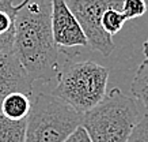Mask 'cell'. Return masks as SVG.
<instances>
[{
	"mask_svg": "<svg viewBox=\"0 0 148 142\" xmlns=\"http://www.w3.org/2000/svg\"><path fill=\"white\" fill-rule=\"evenodd\" d=\"M64 142H92V141H91L88 133L86 131V128L80 124Z\"/></svg>",
	"mask_w": 148,
	"mask_h": 142,
	"instance_id": "9a60e30c",
	"label": "cell"
},
{
	"mask_svg": "<svg viewBox=\"0 0 148 142\" xmlns=\"http://www.w3.org/2000/svg\"><path fill=\"white\" fill-rule=\"evenodd\" d=\"M33 79L22 66L14 49L0 52V105L5 96L14 92L32 94Z\"/></svg>",
	"mask_w": 148,
	"mask_h": 142,
	"instance_id": "52a82bcc",
	"label": "cell"
},
{
	"mask_svg": "<svg viewBox=\"0 0 148 142\" xmlns=\"http://www.w3.org/2000/svg\"><path fill=\"white\" fill-rule=\"evenodd\" d=\"M125 22H126L125 17L122 15V12L120 10H117V8L106 10L102 15V19H101L102 29L112 37L116 36L117 33L121 32V29Z\"/></svg>",
	"mask_w": 148,
	"mask_h": 142,
	"instance_id": "7c38bea8",
	"label": "cell"
},
{
	"mask_svg": "<svg viewBox=\"0 0 148 142\" xmlns=\"http://www.w3.org/2000/svg\"><path fill=\"white\" fill-rule=\"evenodd\" d=\"M32 109L30 96L22 92H14L5 96L0 105V114L12 120L27 119Z\"/></svg>",
	"mask_w": 148,
	"mask_h": 142,
	"instance_id": "9c48e42d",
	"label": "cell"
},
{
	"mask_svg": "<svg viewBox=\"0 0 148 142\" xmlns=\"http://www.w3.org/2000/svg\"><path fill=\"white\" fill-rule=\"evenodd\" d=\"M145 11H147V4L144 0H122L121 12L126 21L143 17Z\"/></svg>",
	"mask_w": 148,
	"mask_h": 142,
	"instance_id": "4fadbf2b",
	"label": "cell"
},
{
	"mask_svg": "<svg viewBox=\"0 0 148 142\" xmlns=\"http://www.w3.org/2000/svg\"><path fill=\"white\" fill-rule=\"evenodd\" d=\"M16 11L12 0H0V52L14 48Z\"/></svg>",
	"mask_w": 148,
	"mask_h": 142,
	"instance_id": "ba28073f",
	"label": "cell"
},
{
	"mask_svg": "<svg viewBox=\"0 0 148 142\" xmlns=\"http://www.w3.org/2000/svg\"><path fill=\"white\" fill-rule=\"evenodd\" d=\"M52 32L60 52L88 46L80 23L65 0H52Z\"/></svg>",
	"mask_w": 148,
	"mask_h": 142,
	"instance_id": "8992f818",
	"label": "cell"
},
{
	"mask_svg": "<svg viewBox=\"0 0 148 142\" xmlns=\"http://www.w3.org/2000/svg\"><path fill=\"white\" fill-rule=\"evenodd\" d=\"M56 78L57 85L52 94L84 114L106 96L109 70L91 60L72 62L58 70Z\"/></svg>",
	"mask_w": 148,
	"mask_h": 142,
	"instance_id": "3957f363",
	"label": "cell"
},
{
	"mask_svg": "<svg viewBox=\"0 0 148 142\" xmlns=\"http://www.w3.org/2000/svg\"><path fill=\"white\" fill-rule=\"evenodd\" d=\"M52 0H23L15 17L14 52L33 81L49 83L58 74V51L52 32Z\"/></svg>",
	"mask_w": 148,
	"mask_h": 142,
	"instance_id": "6da1fadb",
	"label": "cell"
},
{
	"mask_svg": "<svg viewBox=\"0 0 148 142\" xmlns=\"http://www.w3.org/2000/svg\"><path fill=\"white\" fill-rule=\"evenodd\" d=\"M68 7L80 23L88 46L101 52L103 56H110L116 48L112 36L102 29L101 19L103 12L109 8L121 11L122 0H65Z\"/></svg>",
	"mask_w": 148,
	"mask_h": 142,
	"instance_id": "5b68a950",
	"label": "cell"
},
{
	"mask_svg": "<svg viewBox=\"0 0 148 142\" xmlns=\"http://www.w3.org/2000/svg\"><path fill=\"white\" fill-rule=\"evenodd\" d=\"M143 53H144V57H145V62H148V38L143 44Z\"/></svg>",
	"mask_w": 148,
	"mask_h": 142,
	"instance_id": "2e32d148",
	"label": "cell"
},
{
	"mask_svg": "<svg viewBox=\"0 0 148 142\" xmlns=\"http://www.w3.org/2000/svg\"><path fill=\"white\" fill-rule=\"evenodd\" d=\"M141 118L135 98L113 87L101 103L83 114L82 126L92 142H126Z\"/></svg>",
	"mask_w": 148,
	"mask_h": 142,
	"instance_id": "7a4b0ae2",
	"label": "cell"
},
{
	"mask_svg": "<svg viewBox=\"0 0 148 142\" xmlns=\"http://www.w3.org/2000/svg\"><path fill=\"white\" fill-rule=\"evenodd\" d=\"M26 120H12L0 114V142H25Z\"/></svg>",
	"mask_w": 148,
	"mask_h": 142,
	"instance_id": "30bf717a",
	"label": "cell"
},
{
	"mask_svg": "<svg viewBox=\"0 0 148 142\" xmlns=\"http://www.w3.org/2000/svg\"><path fill=\"white\" fill-rule=\"evenodd\" d=\"M130 92L136 100L141 103L148 114V62L145 60L136 70L133 81L130 83Z\"/></svg>",
	"mask_w": 148,
	"mask_h": 142,
	"instance_id": "8fae6325",
	"label": "cell"
},
{
	"mask_svg": "<svg viewBox=\"0 0 148 142\" xmlns=\"http://www.w3.org/2000/svg\"><path fill=\"white\" fill-rule=\"evenodd\" d=\"M145 1V4H147V8H148V0H144Z\"/></svg>",
	"mask_w": 148,
	"mask_h": 142,
	"instance_id": "e0dca14e",
	"label": "cell"
},
{
	"mask_svg": "<svg viewBox=\"0 0 148 142\" xmlns=\"http://www.w3.org/2000/svg\"><path fill=\"white\" fill-rule=\"evenodd\" d=\"M126 142H148V114L144 115L136 124Z\"/></svg>",
	"mask_w": 148,
	"mask_h": 142,
	"instance_id": "5bb4252c",
	"label": "cell"
},
{
	"mask_svg": "<svg viewBox=\"0 0 148 142\" xmlns=\"http://www.w3.org/2000/svg\"><path fill=\"white\" fill-rule=\"evenodd\" d=\"M83 114L54 94L40 93L26 120L25 142H64L82 124Z\"/></svg>",
	"mask_w": 148,
	"mask_h": 142,
	"instance_id": "277c9868",
	"label": "cell"
}]
</instances>
